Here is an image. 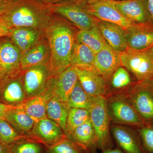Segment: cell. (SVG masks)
<instances>
[{
    "mask_svg": "<svg viewBox=\"0 0 153 153\" xmlns=\"http://www.w3.org/2000/svg\"><path fill=\"white\" fill-rule=\"evenodd\" d=\"M45 30L50 49V57L47 66L49 78L71 65L75 41L72 30L63 22L52 21Z\"/></svg>",
    "mask_w": 153,
    "mask_h": 153,
    "instance_id": "obj_1",
    "label": "cell"
},
{
    "mask_svg": "<svg viewBox=\"0 0 153 153\" xmlns=\"http://www.w3.org/2000/svg\"><path fill=\"white\" fill-rule=\"evenodd\" d=\"M52 13L39 0H16L1 16L12 29L33 28L45 30L52 22Z\"/></svg>",
    "mask_w": 153,
    "mask_h": 153,
    "instance_id": "obj_2",
    "label": "cell"
},
{
    "mask_svg": "<svg viewBox=\"0 0 153 153\" xmlns=\"http://www.w3.org/2000/svg\"><path fill=\"white\" fill-rule=\"evenodd\" d=\"M90 120L96 137L98 149L102 151L114 147L110 131L111 119L104 97L94 98L90 109Z\"/></svg>",
    "mask_w": 153,
    "mask_h": 153,
    "instance_id": "obj_3",
    "label": "cell"
},
{
    "mask_svg": "<svg viewBox=\"0 0 153 153\" xmlns=\"http://www.w3.org/2000/svg\"><path fill=\"white\" fill-rule=\"evenodd\" d=\"M121 66L135 77L137 82L153 78V51L151 48L134 50L128 48L121 52Z\"/></svg>",
    "mask_w": 153,
    "mask_h": 153,
    "instance_id": "obj_4",
    "label": "cell"
},
{
    "mask_svg": "<svg viewBox=\"0 0 153 153\" xmlns=\"http://www.w3.org/2000/svg\"><path fill=\"white\" fill-rule=\"evenodd\" d=\"M105 98L111 120L114 123L135 128L145 123L125 94L111 95Z\"/></svg>",
    "mask_w": 153,
    "mask_h": 153,
    "instance_id": "obj_5",
    "label": "cell"
},
{
    "mask_svg": "<svg viewBox=\"0 0 153 153\" xmlns=\"http://www.w3.org/2000/svg\"><path fill=\"white\" fill-rule=\"evenodd\" d=\"M125 94L144 123H153V78L136 82Z\"/></svg>",
    "mask_w": 153,
    "mask_h": 153,
    "instance_id": "obj_6",
    "label": "cell"
},
{
    "mask_svg": "<svg viewBox=\"0 0 153 153\" xmlns=\"http://www.w3.org/2000/svg\"><path fill=\"white\" fill-rule=\"evenodd\" d=\"M82 1L85 10L97 20L116 24L125 31L136 25L125 16L111 0H82Z\"/></svg>",
    "mask_w": 153,
    "mask_h": 153,
    "instance_id": "obj_7",
    "label": "cell"
},
{
    "mask_svg": "<svg viewBox=\"0 0 153 153\" xmlns=\"http://www.w3.org/2000/svg\"><path fill=\"white\" fill-rule=\"evenodd\" d=\"M46 4L52 13L65 17L80 30L90 29L95 24L96 19L85 10L82 0H63Z\"/></svg>",
    "mask_w": 153,
    "mask_h": 153,
    "instance_id": "obj_8",
    "label": "cell"
},
{
    "mask_svg": "<svg viewBox=\"0 0 153 153\" xmlns=\"http://www.w3.org/2000/svg\"><path fill=\"white\" fill-rule=\"evenodd\" d=\"M77 80L75 67L70 65L64 71L49 78L44 94L49 100L56 97L66 103Z\"/></svg>",
    "mask_w": 153,
    "mask_h": 153,
    "instance_id": "obj_9",
    "label": "cell"
},
{
    "mask_svg": "<svg viewBox=\"0 0 153 153\" xmlns=\"http://www.w3.org/2000/svg\"><path fill=\"white\" fill-rule=\"evenodd\" d=\"M19 77L27 100L45 92L49 73L47 66L40 65L22 70Z\"/></svg>",
    "mask_w": 153,
    "mask_h": 153,
    "instance_id": "obj_10",
    "label": "cell"
},
{
    "mask_svg": "<svg viewBox=\"0 0 153 153\" xmlns=\"http://www.w3.org/2000/svg\"><path fill=\"white\" fill-rule=\"evenodd\" d=\"M22 55L12 41L0 39V79L20 74Z\"/></svg>",
    "mask_w": 153,
    "mask_h": 153,
    "instance_id": "obj_11",
    "label": "cell"
},
{
    "mask_svg": "<svg viewBox=\"0 0 153 153\" xmlns=\"http://www.w3.org/2000/svg\"><path fill=\"white\" fill-rule=\"evenodd\" d=\"M110 131L117 147L125 153H145L137 132L131 127L115 123Z\"/></svg>",
    "mask_w": 153,
    "mask_h": 153,
    "instance_id": "obj_12",
    "label": "cell"
},
{
    "mask_svg": "<svg viewBox=\"0 0 153 153\" xmlns=\"http://www.w3.org/2000/svg\"><path fill=\"white\" fill-rule=\"evenodd\" d=\"M30 137L47 148L67 138L62 128L47 117L36 122Z\"/></svg>",
    "mask_w": 153,
    "mask_h": 153,
    "instance_id": "obj_13",
    "label": "cell"
},
{
    "mask_svg": "<svg viewBox=\"0 0 153 153\" xmlns=\"http://www.w3.org/2000/svg\"><path fill=\"white\" fill-rule=\"evenodd\" d=\"M75 68L78 80L88 94L94 97H106V81L101 74L94 68Z\"/></svg>",
    "mask_w": 153,
    "mask_h": 153,
    "instance_id": "obj_14",
    "label": "cell"
},
{
    "mask_svg": "<svg viewBox=\"0 0 153 153\" xmlns=\"http://www.w3.org/2000/svg\"><path fill=\"white\" fill-rule=\"evenodd\" d=\"M111 1L115 7L130 21L138 25L153 26L146 0Z\"/></svg>",
    "mask_w": 153,
    "mask_h": 153,
    "instance_id": "obj_15",
    "label": "cell"
},
{
    "mask_svg": "<svg viewBox=\"0 0 153 153\" xmlns=\"http://www.w3.org/2000/svg\"><path fill=\"white\" fill-rule=\"evenodd\" d=\"M19 74L0 79V102L15 107L23 104L26 101Z\"/></svg>",
    "mask_w": 153,
    "mask_h": 153,
    "instance_id": "obj_16",
    "label": "cell"
},
{
    "mask_svg": "<svg viewBox=\"0 0 153 153\" xmlns=\"http://www.w3.org/2000/svg\"><path fill=\"white\" fill-rule=\"evenodd\" d=\"M120 55L121 52L114 50L108 44L95 54L94 67L106 81L121 66Z\"/></svg>",
    "mask_w": 153,
    "mask_h": 153,
    "instance_id": "obj_17",
    "label": "cell"
},
{
    "mask_svg": "<svg viewBox=\"0 0 153 153\" xmlns=\"http://www.w3.org/2000/svg\"><path fill=\"white\" fill-rule=\"evenodd\" d=\"M95 24L107 44L120 52L128 48L126 32L123 28L116 24L96 19Z\"/></svg>",
    "mask_w": 153,
    "mask_h": 153,
    "instance_id": "obj_18",
    "label": "cell"
},
{
    "mask_svg": "<svg viewBox=\"0 0 153 153\" xmlns=\"http://www.w3.org/2000/svg\"><path fill=\"white\" fill-rule=\"evenodd\" d=\"M126 32L128 48L139 50L153 47V26L136 24Z\"/></svg>",
    "mask_w": 153,
    "mask_h": 153,
    "instance_id": "obj_19",
    "label": "cell"
},
{
    "mask_svg": "<svg viewBox=\"0 0 153 153\" xmlns=\"http://www.w3.org/2000/svg\"><path fill=\"white\" fill-rule=\"evenodd\" d=\"M69 139L85 153H97L96 137L90 119L76 128Z\"/></svg>",
    "mask_w": 153,
    "mask_h": 153,
    "instance_id": "obj_20",
    "label": "cell"
},
{
    "mask_svg": "<svg viewBox=\"0 0 153 153\" xmlns=\"http://www.w3.org/2000/svg\"><path fill=\"white\" fill-rule=\"evenodd\" d=\"M50 57V49L48 42L36 44L27 52L22 54L21 60L22 70L33 66H47Z\"/></svg>",
    "mask_w": 153,
    "mask_h": 153,
    "instance_id": "obj_21",
    "label": "cell"
},
{
    "mask_svg": "<svg viewBox=\"0 0 153 153\" xmlns=\"http://www.w3.org/2000/svg\"><path fill=\"white\" fill-rule=\"evenodd\" d=\"M40 34V31L33 28H15L11 29L8 37L23 54L38 43Z\"/></svg>",
    "mask_w": 153,
    "mask_h": 153,
    "instance_id": "obj_22",
    "label": "cell"
},
{
    "mask_svg": "<svg viewBox=\"0 0 153 153\" xmlns=\"http://www.w3.org/2000/svg\"><path fill=\"white\" fill-rule=\"evenodd\" d=\"M5 120L7 121L22 134L30 137L36 122L25 112L22 105L11 109Z\"/></svg>",
    "mask_w": 153,
    "mask_h": 153,
    "instance_id": "obj_23",
    "label": "cell"
},
{
    "mask_svg": "<svg viewBox=\"0 0 153 153\" xmlns=\"http://www.w3.org/2000/svg\"><path fill=\"white\" fill-rule=\"evenodd\" d=\"M75 40L76 42L89 47L95 54L107 44L95 23L90 29L79 30L76 34Z\"/></svg>",
    "mask_w": 153,
    "mask_h": 153,
    "instance_id": "obj_24",
    "label": "cell"
},
{
    "mask_svg": "<svg viewBox=\"0 0 153 153\" xmlns=\"http://www.w3.org/2000/svg\"><path fill=\"white\" fill-rule=\"evenodd\" d=\"M111 91L108 96L125 94L136 82H133L129 72L123 66L117 68L111 76Z\"/></svg>",
    "mask_w": 153,
    "mask_h": 153,
    "instance_id": "obj_25",
    "label": "cell"
},
{
    "mask_svg": "<svg viewBox=\"0 0 153 153\" xmlns=\"http://www.w3.org/2000/svg\"><path fill=\"white\" fill-rule=\"evenodd\" d=\"M69 110L66 103L60 101L56 97H52L47 102L46 109L47 117L58 125L65 134Z\"/></svg>",
    "mask_w": 153,
    "mask_h": 153,
    "instance_id": "obj_26",
    "label": "cell"
},
{
    "mask_svg": "<svg viewBox=\"0 0 153 153\" xmlns=\"http://www.w3.org/2000/svg\"><path fill=\"white\" fill-rule=\"evenodd\" d=\"M95 56V53L89 47L75 41L71 55V65L75 67L94 68Z\"/></svg>",
    "mask_w": 153,
    "mask_h": 153,
    "instance_id": "obj_27",
    "label": "cell"
},
{
    "mask_svg": "<svg viewBox=\"0 0 153 153\" xmlns=\"http://www.w3.org/2000/svg\"><path fill=\"white\" fill-rule=\"evenodd\" d=\"M49 100L44 93L27 100L22 106L28 115L38 121L47 117L46 109Z\"/></svg>",
    "mask_w": 153,
    "mask_h": 153,
    "instance_id": "obj_28",
    "label": "cell"
},
{
    "mask_svg": "<svg viewBox=\"0 0 153 153\" xmlns=\"http://www.w3.org/2000/svg\"><path fill=\"white\" fill-rule=\"evenodd\" d=\"M94 97L85 92L77 80L66 104L68 108H79L89 110Z\"/></svg>",
    "mask_w": 153,
    "mask_h": 153,
    "instance_id": "obj_29",
    "label": "cell"
},
{
    "mask_svg": "<svg viewBox=\"0 0 153 153\" xmlns=\"http://www.w3.org/2000/svg\"><path fill=\"white\" fill-rule=\"evenodd\" d=\"M90 119L89 110L79 108H69L66 121V135L67 138L68 139L70 138L71 134L76 128Z\"/></svg>",
    "mask_w": 153,
    "mask_h": 153,
    "instance_id": "obj_30",
    "label": "cell"
},
{
    "mask_svg": "<svg viewBox=\"0 0 153 153\" xmlns=\"http://www.w3.org/2000/svg\"><path fill=\"white\" fill-rule=\"evenodd\" d=\"M11 153H45L47 148L31 138L20 140L9 145Z\"/></svg>",
    "mask_w": 153,
    "mask_h": 153,
    "instance_id": "obj_31",
    "label": "cell"
},
{
    "mask_svg": "<svg viewBox=\"0 0 153 153\" xmlns=\"http://www.w3.org/2000/svg\"><path fill=\"white\" fill-rule=\"evenodd\" d=\"M29 138H32L19 132L7 121L0 119V139L7 144Z\"/></svg>",
    "mask_w": 153,
    "mask_h": 153,
    "instance_id": "obj_32",
    "label": "cell"
},
{
    "mask_svg": "<svg viewBox=\"0 0 153 153\" xmlns=\"http://www.w3.org/2000/svg\"><path fill=\"white\" fill-rule=\"evenodd\" d=\"M145 153H153V123L144 124L135 128Z\"/></svg>",
    "mask_w": 153,
    "mask_h": 153,
    "instance_id": "obj_33",
    "label": "cell"
},
{
    "mask_svg": "<svg viewBox=\"0 0 153 153\" xmlns=\"http://www.w3.org/2000/svg\"><path fill=\"white\" fill-rule=\"evenodd\" d=\"M47 153H85L68 138L47 148Z\"/></svg>",
    "mask_w": 153,
    "mask_h": 153,
    "instance_id": "obj_34",
    "label": "cell"
},
{
    "mask_svg": "<svg viewBox=\"0 0 153 153\" xmlns=\"http://www.w3.org/2000/svg\"><path fill=\"white\" fill-rule=\"evenodd\" d=\"M12 28L0 16V38L4 37H8Z\"/></svg>",
    "mask_w": 153,
    "mask_h": 153,
    "instance_id": "obj_35",
    "label": "cell"
},
{
    "mask_svg": "<svg viewBox=\"0 0 153 153\" xmlns=\"http://www.w3.org/2000/svg\"><path fill=\"white\" fill-rule=\"evenodd\" d=\"M14 107H15L7 105L0 102V119L5 120L6 116L9 111Z\"/></svg>",
    "mask_w": 153,
    "mask_h": 153,
    "instance_id": "obj_36",
    "label": "cell"
},
{
    "mask_svg": "<svg viewBox=\"0 0 153 153\" xmlns=\"http://www.w3.org/2000/svg\"><path fill=\"white\" fill-rule=\"evenodd\" d=\"M16 0H0V16L13 4Z\"/></svg>",
    "mask_w": 153,
    "mask_h": 153,
    "instance_id": "obj_37",
    "label": "cell"
},
{
    "mask_svg": "<svg viewBox=\"0 0 153 153\" xmlns=\"http://www.w3.org/2000/svg\"><path fill=\"white\" fill-rule=\"evenodd\" d=\"M0 153H11L9 145L0 139Z\"/></svg>",
    "mask_w": 153,
    "mask_h": 153,
    "instance_id": "obj_38",
    "label": "cell"
},
{
    "mask_svg": "<svg viewBox=\"0 0 153 153\" xmlns=\"http://www.w3.org/2000/svg\"><path fill=\"white\" fill-rule=\"evenodd\" d=\"M146 3L148 11L153 23V0H146Z\"/></svg>",
    "mask_w": 153,
    "mask_h": 153,
    "instance_id": "obj_39",
    "label": "cell"
},
{
    "mask_svg": "<svg viewBox=\"0 0 153 153\" xmlns=\"http://www.w3.org/2000/svg\"><path fill=\"white\" fill-rule=\"evenodd\" d=\"M102 153H125L123 151L118 147L114 148L112 149H108L102 151Z\"/></svg>",
    "mask_w": 153,
    "mask_h": 153,
    "instance_id": "obj_40",
    "label": "cell"
},
{
    "mask_svg": "<svg viewBox=\"0 0 153 153\" xmlns=\"http://www.w3.org/2000/svg\"><path fill=\"white\" fill-rule=\"evenodd\" d=\"M45 3H54L63 1V0H39Z\"/></svg>",
    "mask_w": 153,
    "mask_h": 153,
    "instance_id": "obj_41",
    "label": "cell"
},
{
    "mask_svg": "<svg viewBox=\"0 0 153 153\" xmlns=\"http://www.w3.org/2000/svg\"><path fill=\"white\" fill-rule=\"evenodd\" d=\"M113 1H127V0H113Z\"/></svg>",
    "mask_w": 153,
    "mask_h": 153,
    "instance_id": "obj_42",
    "label": "cell"
},
{
    "mask_svg": "<svg viewBox=\"0 0 153 153\" xmlns=\"http://www.w3.org/2000/svg\"><path fill=\"white\" fill-rule=\"evenodd\" d=\"M151 49H152V50L153 51V47H152V48H151Z\"/></svg>",
    "mask_w": 153,
    "mask_h": 153,
    "instance_id": "obj_43",
    "label": "cell"
},
{
    "mask_svg": "<svg viewBox=\"0 0 153 153\" xmlns=\"http://www.w3.org/2000/svg\"><path fill=\"white\" fill-rule=\"evenodd\" d=\"M45 153H47V152H46H46H45Z\"/></svg>",
    "mask_w": 153,
    "mask_h": 153,
    "instance_id": "obj_44",
    "label": "cell"
}]
</instances>
